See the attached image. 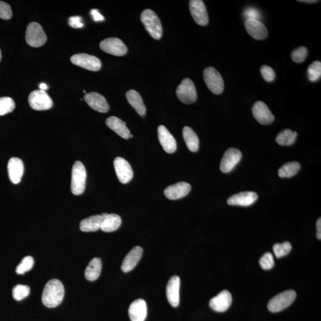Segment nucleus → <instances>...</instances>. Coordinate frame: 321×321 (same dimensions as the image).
Wrapping results in <instances>:
<instances>
[{"instance_id":"9d476101","label":"nucleus","mask_w":321,"mask_h":321,"mask_svg":"<svg viewBox=\"0 0 321 321\" xmlns=\"http://www.w3.org/2000/svg\"><path fill=\"white\" fill-rule=\"evenodd\" d=\"M100 48L104 52L116 56H123L128 52V48L121 39L110 38L104 39L99 44Z\"/></svg>"},{"instance_id":"a18cd8bd","label":"nucleus","mask_w":321,"mask_h":321,"mask_svg":"<svg viewBox=\"0 0 321 321\" xmlns=\"http://www.w3.org/2000/svg\"><path fill=\"white\" fill-rule=\"evenodd\" d=\"M317 238L321 240V218L317 221Z\"/></svg>"},{"instance_id":"4c0bfd02","label":"nucleus","mask_w":321,"mask_h":321,"mask_svg":"<svg viewBox=\"0 0 321 321\" xmlns=\"http://www.w3.org/2000/svg\"><path fill=\"white\" fill-rule=\"evenodd\" d=\"M308 51L307 48L301 47L294 50L292 53V59L297 63L305 61L308 56Z\"/></svg>"},{"instance_id":"7ed1b4c3","label":"nucleus","mask_w":321,"mask_h":321,"mask_svg":"<svg viewBox=\"0 0 321 321\" xmlns=\"http://www.w3.org/2000/svg\"><path fill=\"white\" fill-rule=\"evenodd\" d=\"M141 19L145 29L153 38L160 39L162 35L161 23L155 12L147 9L142 12Z\"/></svg>"},{"instance_id":"c9c22d12","label":"nucleus","mask_w":321,"mask_h":321,"mask_svg":"<svg viewBox=\"0 0 321 321\" xmlns=\"http://www.w3.org/2000/svg\"><path fill=\"white\" fill-rule=\"evenodd\" d=\"M34 265V260L32 256H28L24 257L20 263L17 265L16 272L17 274L22 275L33 268Z\"/></svg>"},{"instance_id":"c756f323","label":"nucleus","mask_w":321,"mask_h":321,"mask_svg":"<svg viewBox=\"0 0 321 321\" xmlns=\"http://www.w3.org/2000/svg\"><path fill=\"white\" fill-rule=\"evenodd\" d=\"M183 136L188 149L192 152H196L199 149V139L194 130L190 127H184Z\"/></svg>"},{"instance_id":"423d86ee","label":"nucleus","mask_w":321,"mask_h":321,"mask_svg":"<svg viewBox=\"0 0 321 321\" xmlns=\"http://www.w3.org/2000/svg\"><path fill=\"white\" fill-rule=\"evenodd\" d=\"M204 78L208 89L214 94L222 93L225 87L222 75L213 67L206 68L204 71Z\"/></svg>"},{"instance_id":"b1692460","label":"nucleus","mask_w":321,"mask_h":321,"mask_svg":"<svg viewBox=\"0 0 321 321\" xmlns=\"http://www.w3.org/2000/svg\"><path fill=\"white\" fill-rule=\"evenodd\" d=\"M143 254V249L140 246H136L130 251L124 259L122 269L124 272L132 271L138 264Z\"/></svg>"},{"instance_id":"72a5a7b5","label":"nucleus","mask_w":321,"mask_h":321,"mask_svg":"<svg viewBox=\"0 0 321 321\" xmlns=\"http://www.w3.org/2000/svg\"><path fill=\"white\" fill-rule=\"evenodd\" d=\"M31 292V289L28 286L17 284L13 287L12 295L14 300L20 301L28 297Z\"/></svg>"},{"instance_id":"e433bc0d","label":"nucleus","mask_w":321,"mask_h":321,"mask_svg":"<svg viewBox=\"0 0 321 321\" xmlns=\"http://www.w3.org/2000/svg\"><path fill=\"white\" fill-rule=\"evenodd\" d=\"M292 250V245L289 241L284 242L283 243L275 244L273 246L275 255L278 258L288 255Z\"/></svg>"},{"instance_id":"0eeeda50","label":"nucleus","mask_w":321,"mask_h":321,"mask_svg":"<svg viewBox=\"0 0 321 321\" xmlns=\"http://www.w3.org/2000/svg\"><path fill=\"white\" fill-rule=\"evenodd\" d=\"M178 99L185 104H191L196 101L197 92L195 84L189 78L184 79L176 90Z\"/></svg>"},{"instance_id":"de8ad7c7","label":"nucleus","mask_w":321,"mask_h":321,"mask_svg":"<svg viewBox=\"0 0 321 321\" xmlns=\"http://www.w3.org/2000/svg\"><path fill=\"white\" fill-rule=\"evenodd\" d=\"M299 2H308V3H315V2H319V1H316V0H304V1H298Z\"/></svg>"},{"instance_id":"5701e85b","label":"nucleus","mask_w":321,"mask_h":321,"mask_svg":"<svg viewBox=\"0 0 321 321\" xmlns=\"http://www.w3.org/2000/svg\"><path fill=\"white\" fill-rule=\"evenodd\" d=\"M258 196L255 192H243L233 195L227 200L230 205L243 206L249 207L256 201Z\"/></svg>"},{"instance_id":"f257e3e1","label":"nucleus","mask_w":321,"mask_h":321,"mask_svg":"<svg viewBox=\"0 0 321 321\" xmlns=\"http://www.w3.org/2000/svg\"><path fill=\"white\" fill-rule=\"evenodd\" d=\"M65 287L59 280L52 279L45 284L42 302L45 307L53 308L61 304L65 296Z\"/></svg>"},{"instance_id":"6e6552de","label":"nucleus","mask_w":321,"mask_h":321,"mask_svg":"<svg viewBox=\"0 0 321 321\" xmlns=\"http://www.w3.org/2000/svg\"><path fill=\"white\" fill-rule=\"evenodd\" d=\"M28 101L31 107L37 111L49 110L53 105L50 96L42 90H36L30 93Z\"/></svg>"},{"instance_id":"f3484780","label":"nucleus","mask_w":321,"mask_h":321,"mask_svg":"<svg viewBox=\"0 0 321 321\" xmlns=\"http://www.w3.org/2000/svg\"><path fill=\"white\" fill-rule=\"evenodd\" d=\"M84 99L90 107L99 113H107L110 110V106L105 97L98 93H87L84 95Z\"/></svg>"},{"instance_id":"cd10ccee","label":"nucleus","mask_w":321,"mask_h":321,"mask_svg":"<svg viewBox=\"0 0 321 321\" xmlns=\"http://www.w3.org/2000/svg\"><path fill=\"white\" fill-rule=\"evenodd\" d=\"M103 220L102 215H96L81 221L80 229L83 232H96L101 229Z\"/></svg>"},{"instance_id":"f03ea898","label":"nucleus","mask_w":321,"mask_h":321,"mask_svg":"<svg viewBox=\"0 0 321 321\" xmlns=\"http://www.w3.org/2000/svg\"><path fill=\"white\" fill-rule=\"evenodd\" d=\"M86 171L82 162L78 160L72 168L71 190L75 195H80L85 189Z\"/></svg>"},{"instance_id":"a878e982","label":"nucleus","mask_w":321,"mask_h":321,"mask_svg":"<svg viewBox=\"0 0 321 321\" xmlns=\"http://www.w3.org/2000/svg\"><path fill=\"white\" fill-rule=\"evenodd\" d=\"M103 220L101 225L102 231L113 232L116 231L122 224V219L119 215L115 214H102Z\"/></svg>"},{"instance_id":"49530a36","label":"nucleus","mask_w":321,"mask_h":321,"mask_svg":"<svg viewBox=\"0 0 321 321\" xmlns=\"http://www.w3.org/2000/svg\"><path fill=\"white\" fill-rule=\"evenodd\" d=\"M39 88H40V90H44V91H45V90L48 89V86L46 84L42 83L40 84V85H39Z\"/></svg>"},{"instance_id":"37998d69","label":"nucleus","mask_w":321,"mask_h":321,"mask_svg":"<svg viewBox=\"0 0 321 321\" xmlns=\"http://www.w3.org/2000/svg\"><path fill=\"white\" fill-rule=\"evenodd\" d=\"M69 25L75 29L81 28L84 26L82 19L80 16H72L69 19Z\"/></svg>"},{"instance_id":"aec40b11","label":"nucleus","mask_w":321,"mask_h":321,"mask_svg":"<svg viewBox=\"0 0 321 321\" xmlns=\"http://www.w3.org/2000/svg\"><path fill=\"white\" fill-rule=\"evenodd\" d=\"M191 186L186 182H178L169 186L164 190V195L169 199L177 200L188 195Z\"/></svg>"},{"instance_id":"ea45409f","label":"nucleus","mask_w":321,"mask_h":321,"mask_svg":"<svg viewBox=\"0 0 321 321\" xmlns=\"http://www.w3.org/2000/svg\"><path fill=\"white\" fill-rule=\"evenodd\" d=\"M260 73H261L263 78L268 82H272V81L274 80L275 74L274 70L271 67L265 65L263 66L260 68Z\"/></svg>"},{"instance_id":"ddd939ff","label":"nucleus","mask_w":321,"mask_h":321,"mask_svg":"<svg viewBox=\"0 0 321 321\" xmlns=\"http://www.w3.org/2000/svg\"><path fill=\"white\" fill-rule=\"evenodd\" d=\"M114 166L118 179L121 183L126 184L132 179L133 172L129 162L122 157H117L114 160Z\"/></svg>"},{"instance_id":"4be33fe9","label":"nucleus","mask_w":321,"mask_h":321,"mask_svg":"<svg viewBox=\"0 0 321 321\" xmlns=\"http://www.w3.org/2000/svg\"><path fill=\"white\" fill-rule=\"evenodd\" d=\"M8 177L14 184H18L22 179L24 165L22 160L16 157H13L8 160L7 165Z\"/></svg>"},{"instance_id":"09e8293b","label":"nucleus","mask_w":321,"mask_h":321,"mask_svg":"<svg viewBox=\"0 0 321 321\" xmlns=\"http://www.w3.org/2000/svg\"><path fill=\"white\" fill-rule=\"evenodd\" d=\"M1 57H2L1 52V50H0V62H1Z\"/></svg>"},{"instance_id":"9b49d317","label":"nucleus","mask_w":321,"mask_h":321,"mask_svg":"<svg viewBox=\"0 0 321 321\" xmlns=\"http://www.w3.org/2000/svg\"><path fill=\"white\" fill-rule=\"evenodd\" d=\"M190 13L197 24L205 26L208 23V15L204 1L202 0H191L189 2Z\"/></svg>"},{"instance_id":"6ab92c4d","label":"nucleus","mask_w":321,"mask_h":321,"mask_svg":"<svg viewBox=\"0 0 321 321\" xmlns=\"http://www.w3.org/2000/svg\"><path fill=\"white\" fill-rule=\"evenodd\" d=\"M158 135L160 144L166 153L172 154L175 152L177 150L176 141L164 126L159 127Z\"/></svg>"},{"instance_id":"473e14b6","label":"nucleus","mask_w":321,"mask_h":321,"mask_svg":"<svg viewBox=\"0 0 321 321\" xmlns=\"http://www.w3.org/2000/svg\"><path fill=\"white\" fill-rule=\"evenodd\" d=\"M321 77V63L316 61L312 63L308 69V77L312 82H316Z\"/></svg>"},{"instance_id":"a211bd4d","label":"nucleus","mask_w":321,"mask_h":321,"mask_svg":"<svg viewBox=\"0 0 321 321\" xmlns=\"http://www.w3.org/2000/svg\"><path fill=\"white\" fill-rule=\"evenodd\" d=\"M244 26L247 32L254 39L262 40L267 37V29L260 20L246 19Z\"/></svg>"},{"instance_id":"58836bf2","label":"nucleus","mask_w":321,"mask_h":321,"mask_svg":"<svg viewBox=\"0 0 321 321\" xmlns=\"http://www.w3.org/2000/svg\"><path fill=\"white\" fill-rule=\"evenodd\" d=\"M260 266L265 270H269L274 266L273 256L271 253H266L259 260Z\"/></svg>"},{"instance_id":"2eb2a0df","label":"nucleus","mask_w":321,"mask_h":321,"mask_svg":"<svg viewBox=\"0 0 321 321\" xmlns=\"http://www.w3.org/2000/svg\"><path fill=\"white\" fill-rule=\"evenodd\" d=\"M180 279L174 275L169 280L166 289V298L172 307H177L180 303Z\"/></svg>"},{"instance_id":"dca6fc26","label":"nucleus","mask_w":321,"mask_h":321,"mask_svg":"<svg viewBox=\"0 0 321 321\" xmlns=\"http://www.w3.org/2000/svg\"><path fill=\"white\" fill-rule=\"evenodd\" d=\"M232 303V296L229 291L223 290L222 292L211 299L210 302V307L218 313H224L231 306Z\"/></svg>"},{"instance_id":"20e7f679","label":"nucleus","mask_w":321,"mask_h":321,"mask_svg":"<svg viewBox=\"0 0 321 321\" xmlns=\"http://www.w3.org/2000/svg\"><path fill=\"white\" fill-rule=\"evenodd\" d=\"M296 298V293L293 290L285 291L274 297L268 302V308L272 313H278L292 305Z\"/></svg>"},{"instance_id":"bb28decb","label":"nucleus","mask_w":321,"mask_h":321,"mask_svg":"<svg viewBox=\"0 0 321 321\" xmlns=\"http://www.w3.org/2000/svg\"><path fill=\"white\" fill-rule=\"evenodd\" d=\"M126 98L140 116H145L147 111L146 107L141 95L137 91L133 89L129 90L126 93Z\"/></svg>"},{"instance_id":"39448f33","label":"nucleus","mask_w":321,"mask_h":321,"mask_svg":"<svg viewBox=\"0 0 321 321\" xmlns=\"http://www.w3.org/2000/svg\"><path fill=\"white\" fill-rule=\"evenodd\" d=\"M47 35L43 28L38 23L32 22L27 26L26 41L30 46L39 47L45 44Z\"/></svg>"},{"instance_id":"c03bdc74","label":"nucleus","mask_w":321,"mask_h":321,"mask_svg":"<svg viewBox=\"0 0 321 321\" xmlns=\"http://www.w3.org/2000/svg\"><path fill=\"white\" fill-rule=\"evenodd\" d=\"M90 14L92 15L93 19L95 22H101V21L104 20V16H102L101 13L96 9H93V10L90 11Z\"/></svg>"},{"instance_id":"c85d7f7f","label":"nucleus","mask_w":321,"mask_h":321,"mask_svg":"<svg viewBox=\"0 0 321 321\" xmlns=\"http://www.w3.org/2000/svg\"><path fill=\"white\" fill-rule=\"evenodd\" d=\"M102 270L101 260L98 257H95L90 260L89 265L84 272L85 278L88 281H95L99 277Z\"/></svg>"},{"instance_id":"393cba45","label":"nucleus","mask_w":321,"mask_h":321,"mask_svg":"<svg viewBox=\"0 0 321 321\" xmlns=\"http://www.w3.org/2000/svg\"><path fill=\"white\" fill-rule=\"evenodd\" d=\"M106 125L109 128L113 130L121 137L128 139L130 136V130L126 126V123L115 116H111L106 120Z\"/></svg>"},{"instance_id":"f8f14e48","label":"nucleus","mask_w":321,"mask_h":321,"mask_svg":"<svg viewBox=\"0 0 321 321\" xmlns=\"http://www.w3.org/2000/svg\"><path fill=\"white\" fill-rule=\"evenodd\" d=\"M241 157L242 154L240 150L233 148H229L224 154L221 161V170L225 173L232 171L240 162Z\"/></svg>"},{"instance_id":"2f4dec72","label":"nucleus","mask_w":321,"mask_h":321,"mask_svg":"<svg viewBox=\"0 0 321 321\" xmlns=\"http://www.w3.org/2000/svg\"><path fill=\"white\" fill-rule=\"evenodd\" d=\"M298 136V133L290 129H285L281 131L276 138L278 144L281 146H290L295 143Z\"/></svg>"},{"instance_id":"f704fd0d","label":"nucleus","mask_w":321,"mask_h":321,"mask_svg":"<svg viewBox=\"0 0 321 321\" xmlns=\"http://www.w3.org/2000/svg\"><path fill=\"white\" fill-rule=\"evenodd\" d=\"M15 103L10 97L0 98V116L11 113L14 110Z\"/></svg>"},{"instance_id":"7c9ffc66","label":"nucleus","mask_w":321,"mask_h":321,"mask_svg":"<svg viewBox=\"0 0 321 321\" xmlns=\"http://www.w3.org/2000/svg\"><path fill=\"white\" fill-rule=\"evenodd\" d=\"M301 168L300 163L296 161L289 162L284 164L278 170L281 178H289L294 176Z\"/></svg>"},{"instance_id":"412c9836","label":"nucleus","mask_w":321,"mask_h":321,"mask_svg":"<svg viewBox=\"0 0 321 321\" xmlns=\"http://www.w3.org/2000/svg\"><path fill=\"white\" fill-rule=\"evenodd\" d=\"M148 313L147 305L143 299H138L132 303L129 309L131 321H145Z\"/></svg>"},{"instance_id":"79ce46f5","label":"nucleus","mask_w":321,"mask_h":321,"mask_svg":"<svg viewBox=\"0 0 321 321\" xmlns=\"http://www.w3.org/2000/svg\"><path fill=\"white\" fill-rule=\"evenodd\" d=\"M244 17L246 19H253L259 20L261 19V14L254 7H248L246 8L243 13Z\"/></svg>"},{"instance_id":"a19ab883","label":"nucleus","mask_w":321,"mask_h":321,"mask_svg":"<svg viewBox=\"0 0 321 321\" xmlns=\"http://www.w3.org/2000/svg\"><path fill=\"white\" fill-rule=\"evenodd\" d=\"M12 11L10 5L0 1V18L4 20L11 19Z\"/></svg>"},{"instance_id":"1a4fd4ad","label":"nucleus","mask_w":321,"mask_h":321,"mask_svg":"<svg viewBox=\"0 0 321 321\" xmlns=\"http://www.w3.org/2000/svg\"><path fill=\"white\" fill-rule=\"evenodd\" d=\"M73 64L90 71H98L101 68V62L96 57L87 54H77L71 59Z\"/></svg>"},{"instance_id":"4468645a","label":"nucleus","mask_w":321,"mask_h":321,"mask_svg":"<svg viewBox=\"0 0 321 321\" xmlns=\"http://www.w3.org/2000/svg\"><path fill=\"white\" fill-rule=\"evenodd\" d=\"M252 111L257 122L262 125H268L274 122L275 117L264 102H256L253 106Z\"/></svg>"}]
</instances>
